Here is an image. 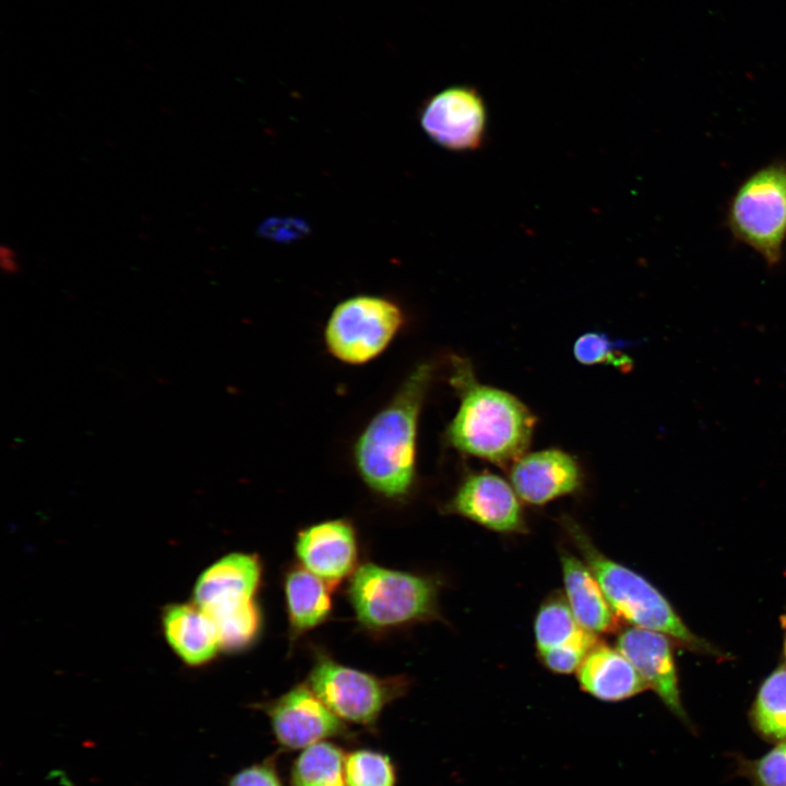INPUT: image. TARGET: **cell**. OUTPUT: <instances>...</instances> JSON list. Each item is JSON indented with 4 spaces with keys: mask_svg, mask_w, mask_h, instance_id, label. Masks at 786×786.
<instances>
[{
    "mask_svg": "<svg viewBox=\"0 0 786 786\" xmlns=\"http://www.w3.org/2000/svg\"><path fill=\"white\" fill-rule=\"evenodd\" d=\"M419 122L439 146L452 152H472L486 141L488 110L477 90L455 85L427 99L420 109Z\"/></svg>",
    "mask_w": 786,
    "mask_h": 786,
    "instance_id": "cell-7",
    "label": "cell"
},
{
    "mask_svg": "<svg viewBox=\"0 0 786 786\" xmlns=\"http://www.w3.org/2000/svg\"><path fill=\"white\" fill-rule=\"evenodd\" d=\"M561 525L593 572L618 618L635 626L693 641L692 634L668 600L642 575L605 556L584 528L570 517Z\"/></svg>",
    "mask_w": 786,
    "mask_h": 786,
    "instance_id": "cell-3",
    "label": "cell"
},
{
    "mask_svg": "<svg viewBox=\"0 0 786 786\" xmlns=\"http://www.w3.org/2000/svg\"><path fill=\"white\" fill-rule=\"evenodd\" d=\"M752 716L757 728L766 738H786V668L774 671L763 682Z\"/></svg>",
    "mask_w": 786,
    "mask_h": 786,
    "instance_id": "cell-21",
    "label": "cell"
},
{
    "mask_svg": "<svg viewBox=\"0 0 786 786\" xmlns=\"http://www.w3.org/2000/svg\"><path fill=\"white\" fill-rule=\"evenodd\" d=\"M348 594L358 620L372 629L426 619L436 612L432 581L372 563L356 570Z\"/></svg>",
    "mask_w": 786,
    "mask_h": 786,
    "instance_id": "cell-5",
    "label": "cell"
},
{
    "mask_svg": "<svg viewBox=\"0 0 786 786\" xmlns=\"http://www.w3.org/2000/svg\"><path fill=\"white\" fill-rule=\"evenodd\" d=\"M260 234L265 237L276 238L278 240L296 238L305 231V224L296 219H277L266 221L259 228Z\"/></svg>",
    "mask_w": 786,
    "mask_h": 786,
    "instance_id": "cell-28",
    "label": "cell"
},
{
    "mask_svg": "<svg viewBox=\"0 0 786 786\" xmlns=\"http://www.w3.org/2000/svg\"><path fill=\"white\" fill-rule=\"evenodd\" d=\"M162 622L167 643L187 665L207 664L221 648L213 619L195 603L168 606Z\"/></svg>",
    "mask_w": 786,
    "mask_h": 786,
    "instance_id": "cell-17",
    "label": "cell"
},
{
    "mask_svg": "<svg viewBox=\"0 0 786 786\" xmlns=\"http://www.w3.org/2000/svg\"><path fill=\"white\" fill-rule=\"evenodd\" d=\"M277 739L286 747L307 748L338 734L343 724L308 687L298 686L270 708Z\"/></svg>",
    "mask_w": 786,
    "mask_h": 786,
    "instance_id": "cell-11",
    "label": "cell"
},
{
    "mask_svg": "<svg viewBox=\"0 0 786 786\" xmlns=\"http://www.w3.org/2000/svg\"><path fill=\"white\" fill-rule=\"evenodd\" d=\"M347 786H393L394 773L390 760L378 752L356 751L345 761Z\"/></svg>",
    "mask_w": 786,
    "mask_h": 786,
    "instance_id": "cell-24",
    "label": "cell"
},
{
    "mask_svg": "<svg viewBox=\"0 0 786 786\" xmlns=\"http://www.w3.org/2000/svg\"><path fill=\"white\" fill-rule=\"evenodd\" d=\"M727 226L770 266L781 262L786 240V162L770 163L741 182L728 205Z\"/></svg>",
    "mask_w": 786,
    "mask_h": 786,
    "instance_id": "cell-4",
    "label": "cell"
},
{
    "mask_svg": "<svg viewBox=\"0 0 786 786\" xmlns=\"http://www.w3.org/2000/svg\"><path fill=\"white\" fill-rule=\"evenodd\" d=\"M617 648L631 662L647 688L653 689L672 713L684 718L674 656L665 634L630 628L619 634Z\"/></svg>",
    "mask_w": 786,
    "mask_h": 786,
    "instance_id": "cell-12",
    "label": "cell"
},
{
    "mask_svg": "<svg viewBox=\"0 0 786 786\" xmlns=\"http://www.w3.org/2000/svg\"><path fill=\"white\" fill-rule=\"evenodd\" d=\"M345 761L335 746L321 741L313 743L295 763L294 786H345Z\"/></svg>",
    "mask_w": 786,
    "mask_h": 786,
    "instance_id": "cell-19",
    "label": "cell"
},
{
    "mask_svg": "<svg viewBox=\"0 0 786 786\" xmlns=\"http://www.w3.org/2000/svg\"><path fill=\"white\" fill-rule=\"evenodd\" d=\"M285 595L290 624L296 632L317 627L331 612L332 600L327 586L307 569L297 568L288 573Z\"/></svg>",
    "mask_w": 786,
    "mask_h": 786,
    "instance_id": "cell-18",
    "label": "cell"
},
{
    "mask_svg": "<svg viewBox=\"0 0 786 786\" xmlns=\"http://www.w3.org/2000/svg\"><path fill=\"white\" fill-rule=\"evenodd\" d=\"M597 634L584 631L575 640L558 647L538 653L541 663L552 672L576 671L587 654L598 644Z\"/></svg>",
    "mask_w": 786,
    "mask_h": 786,
    "instance_id": "cell-25",
    "label": "cell"
},
{
    "mask_svg": "<svg viewBox=\"0 0 786 786\" xmlns=\"http://www.w3.org/2000/svg\"><path fill=\"white\" fill-rule=\"evenodd\" d=\"M584 631L562 595L549 596L535 617L534 633L538 653L567 644Z\"/></svg>",
    "mask_w": 786,
    "mask_h": 786,
    "instance_id": "cell-20",
    "label": "cell"
},
{
    "mask_svg": "<svg viewBox=\"0 0 786 786\" xmlns=\"http://www.w3.org/2000/svg\"><path fill=\"white\" fill-rule=\"evenodd\" d=\"M624 345L629 343L612 341L602 332H587L575 341L573 354L583 365L608 364L622 372H628L632 368V360L620 350Z\"/></svg>",
    "mask_w": 786,
    "mask_h": 786,
    "instance_id": "cell-23",
    "label": "cell"
},
{
    "mask_svg": "<svg viewBox=\"0 0 786 786\" xmlns=\"http://www.w3.org/2000/svg\"><path fill=\"white\" fill-rule=\"evenodd\" d=\"M229 786H281L276 775L265 766H251L237 773Z\"/></svg>",
    "mask_w": 786,
    "mask_h": 786,
    "instance_id": "cell-27",
    "label": "cell"
},
{
    "mask_svg": "<svg viewBox=\"0 0 786 786\" xmlns=\"http://www.w3.org/2000/svg\"><path fill=\"white\" fill-rule=\"evenodd\" d=\"M309 686L340 718L361 724L373 722L395 690L390 681L324 656L310 671Z\"/></svg>",
    "mask_w": 786,
    "mask_h": 786,
    "instance_id": "cell-8",
    "label": "cell"
},
{
    "mask_svg": "<svg viewBox=\"0 0 786 786\" xmlns=\"http://www.w3.org/2000/svg\"><path fill=\"white\" fill-rule=\"evenodd\" d=\"M445 511L493 532H527L521 499L511 483L488 471L466 474L445 504Z\"/></svg>",
    "mask_w": 786,
    "mask_h": 786,
    "instance_id": "cell-9",
    "label": "cell"
},
{
    "mask_svg": "<svg viewBox=\"0 0 786 786\" xmlns=\"http://www.w3.org/2000/svg\"><path fill=\"white\" fill-rule=\"evenodd\" d=\"M785 654H786V642H785Z\"/></svg>",
    "mask_w": 786,
    "mask_h": 786,
    "instance_id": "cell-30",
    "label": "cell"
},
{
    "mask_svg": "<svg viewBox=\"0 0 786 786\" xmlns=\"http://www.w3.org/2000/svg\"><path fill=\"white\" fill-rule=\"evenodd\" d=\"M433 371L429 361L417 364L353 445L358 475L386 498L407 496L416 481L419 418Z\"/></svg>",
    "mask_w": 786,
    "mask_h": 786,
    "instance_id": "cell-2",
    "label": "cell"
},
{
    "mask_svg": "<svg viewBox=\"0 0 786 786\" xmlns=\"http://www.w3.org/2000/svg\"><path fill=\"white\" fill-rule=\"evenodd\" d=\"M260 579L261 564L253 555H227L199 576L193 590L194 603L207 615L215 616L253 599Z\"/></svg>",
    "mask_w": 786,
    "mask_h": 786,
    "instance_id": "cell-13",
    "label": "cell"
},
{
    "mask_svg": "<svg viewBox=\"0 0 786 786\" xmlns=\"http://www.w3.org/2000/svg\"><path fill=\"white\" fill-rule=\"evenodd\" d=\"M404 323L402 308L389 298L349 297L332 310L324 327V344L342 362L364 365L388 348Z\"/></svg>",
    "mask_w": 786,
    "mask_h": 786,
    "instance_id": "cell-6",
    "label": "cell"
},
{
    "mask_svg": "<svg viewBox=\"0 0 786 786\" xmlns=\"http://www.w3.org/2000/svg\"><path fill=\"white\" fill-rule=\"evenodd\" d=\"M755 786H786V740L752 763Z\"/></svg>",
    "mask_w": 786,
    "mask_h": 786,
    "instance_id": "cell-26",
    "label": "cell"
},
{
    "mask_svg": "<svg viewBox=\"0 0 786 786\" xmlns=\"http://www.w3.org/2000/svg\"><path fill=\"white\" fill-rule=\"evenodd\" d=\"M560 562L565 599L577 623L595 634L617 631L619 618L587 564L568 551Z\"/></svg>",
    "mask_w": 786,
    "mask_h": 786,
    "instance_id": "cell-15",
    "label": "cell"
},
{
    "mask_svg": "<svg viewBox=\"0 0 786 786\" xmlns=\"http://www.w3.org/2000/svg\"><path fill=\"white\" fill-rule=\"evenodd\" d=\"M509 476L519 498L532 505L575 493L583 485L580 463L560 449L525 453L510 466Z\"/></svg>",
    "mask_w": 786,
    "mask_h": 786,
    "instance_id": "cell-10",
    "label": "cell"
},
{
    "mask_svg": "<svg viewBox=\"0 0 786 786\" xmlns=\"http://www.w3.org/2000/svg\"><path fill=\"white\" fill-rule=\"evenodd\" d=\"M296 553L305 569L325 582L336 583L355 567V531L343 520L311 525L299 533Z\"/></svg>",
    "mask_w": 786,
    "mask_h": 786,
    "instance_id": "cell-14",
    "label": "cell"
},
{
    "mask_svg": "<svg viewBox=\"0 0 786 786\" xmlns=\"http://www.w3.org/2000/svg\"><path fill=\"white\" fill-rule=\"evenodd\" d=\"M449 383L460 405L444 430L448 446L500 467L511 466L526 453L537 418L524 403L480 383L471 362L461 356L450 358Z\"/></svg>",
    "mask_w": 786,
    "mask_h": 786,
    "instance_id": "cell-1",
    "label": "cell"
},
{
    "mask_svg": "<svg viewBox=\"0 0 786 786\" xmlns=\"http://www.w3.org/2000/svg\"><path fill=\"white\" fill-rule=\"evenodd\" d=\"M1 269L3 272L8 274H13L19 271V262H17V255L16 252L7 246L1 247Z\"/></svg>",
    "mask_w": 786,
    "mask_h": 786,
    "instance_id": "cell-29",
    "label": "cell"
},
{
    "mask_svg": "<svg viewBox=\"0 0 786 786\" xmlns=\"http://www.w3.org/2000/svg\"><path fill=\"white\" fill-rule=\"evenodd\" d=\"M210 617L216 626L221 648L227 651L251 644L261 626L260 611L253 599Z\"/></svg>",
    "mask_w": 786,
    "mask_h": 786,
    "instance_id": "cell-22",
    "label": "cell"
},
{
    "mask_svg": "<svg viewBox=\"0 0 786 786\" xmlns=\"http://www.w3.org/2000/svg\"><path fill=\"white\" fill-rule=\"evenodd\" d=\"M581 688L592 696L617 702L647 688L631 662L616 647L598 643L577 669Z\"/></svg>",
    "mask_w": 786,
    "mask_h": 786,
    "instance_id": "cell-16",
    "label": "cell"
}]
</instances>
